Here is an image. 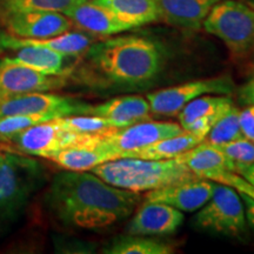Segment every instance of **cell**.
<instances>
[{
	"instance_id": "d590c367",
	"label": "cell",
	"mask_w": 254,
	"mask_h": 254,
	"mask_svg": "<svg viewBox=\"0 0 254 254\" xmlns=\"http://www.w3.org/2000/svg\"><path fill=\"white\" fill-rule=\"evenodd\" d=\"M247 4H250L252 7H254V0H247Z\"/></svg>"
},
{
	"instance_id": "9a60e30c",
	"label": "cell",
	"mask_w": 254,
	"mask_h": 254,
	"mask_svg": "<svg viewBox=\"0 0 254 254\" xmlns=\"http://www.w3.org/2000/svg\"><path fill=\"white\" fill-rule=\"evenodd\" d=\"M51 160L67 171H91L97 165L112 160V157L98 133H79L77 140L53 155Z\"/></svg>"
},
{
	"instance_id": "ba28073f",
	"label": "cell",
	"mask_w": 254,
	"mask_h": 254,
	"mask_svg": "<svg viewBox=\"0 0 254 254\" xmlns=\"http://www.w3.org/2000/svg\"><path fill=\"white\" fill-rule=\"evenodd\" d=\"M183 131L180 124L152 122L148 119L125 127H111L98 132V135L114 160L123 158L127 152L145 147L152 142L179 134Z\"/></svg>"
},
{
	"instance_id": "30bf717a",
	"label": "cell",
	"mask_w": 254,
	"mask_h": 254,
	"mask_svg": "<svg viewBox=\"0 0 254 254\" xmlns=\"http://www.w3.org/2000/svg\"><path fill=\"white\" fill-rule=\"evenodd\" d=\"M79 133L67 131L55 120H50L25 128L9 139L23 154L51 159L59 151L77 140Z\"/></svg>"
},
{
	"instance_id": "d6986e66",
	"label": "cell",
	"mask_w": 254,
	"mask_h": 254,
	"mask_svg": "<svg viewBox=\"0 0 254 254\" xmlns=\"http://www.w3.org/2000/svg\"><path fill=\"white\" fill-rule=\"evenodd\" d=\"M92 44H93L92 37L81 32H65L60 36L46 38V39H28V38H19L11 34L0 33V49L9 51L27 45H36L47 47L64 56L78 57L84 55Z\"/></svg>"
},
{
	"instance_id": "3957f363",
	"label": "cell",
	"mask_w": 254,
	"mask_h": 254,
	"mask_svg": "<svg viewBox=\"0 0 254 254\" xmlns=\"http://www.w3.org/2000/svg\"><path fill=\"white\" fill-rule=\"evenodd\" d=\"M92 173L114 187L132 192H148L193 179L196 176L189 167L173 159L148 160L120 158L93 167Z\"/></svg>"
},
{
	"instance_id": "7a4b0ae2",
	"label": "cell",
	"mask_w": 254,
	"mask_h": 254,
	"mask_svg": "<svg viewBox=\"0 0 254 254\" xmlns=\"http://www.w3.org/2000/svg\"><path fill=\"white\" fill-rule=\"evenodd\" d=\"M164 64V50L158 41L128 34L92 44L77 72L79 79L91 87L134 90L153 84Z\"/></svg>"
},
{
	"instance_id": "52a82bcc",
	"label": "cell",
	"mask_w": 254,
	"mask_h": 254,
	"mask_svg": "<svg viewBox=\"0 0 254 254\" xmlns=\"http://www.w3.org/2000/svg\"><path fill=\"white\" fill-rule=\"evenodd\" d=\"M236 90L234 82L228 74L218 77L200 79L167 87L164 90L151 92L146 99L150 104L151 112L155 116H178L185 105L204 94L231 95Z\"/></svg>"
},
{
	"instance_id": "d6a6232c",
	"label": "cell",
	"mask_w": 254,
	"mask_h": 254,
	"mask_svg": "<svg viewBox=\"0 0 254 254\" xmlns=\"http://www.w3.org/2000/svg\"><path fill=\"white\" fill-rule=\"evenodd\" d=\"M240 125L244 136L254 141V105L246 106L240 112Z\"/></svg>"
},
{
	"instance_id": "603a6c76",
	"label": "cell",
	"mask_w": 254,
	"mask_h": 254,
	"mask_svg": "<svg viewBox=\"0 0 254 254\" xmlns=\"http://www.w3.org/2000/svg\"><path fill=\"white\" fill-rule=\"evenodd\" d=\"M106 6L131 28L160 21L157 0H94Z\"/></svg>"
},
{
	"instance_id": "4316f807",
	"label": "cell",
	"mask_w": 254,
	"mask_h": 254,
	"mask_svg": "<svg viewBox=\"0 0 254 254\" xmlns=\"http://www.w3.org/2000/svg\"><path fill=\"white\" fill-rule=\"evenodd\" d=\"M86 0H0V15L12 12H59L65 14Z\"/></svg>"
},
{
	"instance_id": "d4e9b609",
	"label": "cell",
	"mask_w": 254,
	"mask_h": 254,
	"mask_svg": "<svg viewBox=\"0 0 254 254\" xmlns=\"http://www.w3.org/2000/svg\"><path fill=\"white\" fill-rule=\"evenodd\" d=\"M233 104V99L227 94H204L185 105L178 113V119L180 126L185 129L194 120L224 113Z\"/></svg>"
},
{
	"instance_id": "ac0fdd59",
	"label": "cell",
	"mask_w": 254,
	"mask_h": 254,
	"mask_svg": "<svg viewBox=\"0 0 254 254\" xmlns=\"http://www.w3.org/2000/svg\"><path fill=\"white\" fill-rule=\"evenodd\" d=\"M88 114L110 120L116 127H125L150 119L151 107L141 95H123L91 106Z\"/></svg>"
},
{
	"instance_id": "7402d4cb",
	"label": "cell",
	"mask_w": 254,
	"mask_h": 254,
	"mask_svg": "<svg viewBox=\"0 0 254 254\" xmlns=\"http://www.w3.org/2000/svg\"><path fill=\"white\" fill-rule=\"evenodd\" d=\"M13 59L18 63L45 74L67 77L72 73V68L66 64L68 57L47 47L27 45L13 50Z\"/></svg>"
},
{
	"instance_id": "44dd1931",
	"label": "cell",
	"mask_w": 254,
	"mask_h": 254,
	"mask_svg": "<svg viewBox=\"0 0 254 254\" xmlns=\"http://www.w3.org/2000/svg\"><path fill=\"white\" fill-rule=\"evenodd\" d=\"M205 139L199 133L184 129L179 134L161 139L145 147L129 151L123 155V158H139L148 160H163V159H173L184 153L190 148L194 147Z\"/></svg>"
},
{
	"instance_id": "f546056e",
	"label": "cell",
	"mask_w": 254,
	"mask_h": 254,
	"mask_svg": "<svg viewBox=\"0 0 254 254\" xmlns=\"http://www.w3.org/2000/svg\"><path fill=\"white\" fill-rule=\"evenodd\" d=\"M217 147L226 157L236 163L252 164L254 163V141L247 138L237 139V140L218 145Z\"/></svg>"
},
{
	"instance_id": "f1b7e54d",
	"label": "cell",
	"mask_w": 254,
	"mask_h": 254,
	"mask_svg": "<svg viewBox=\"0 0 254 254\" xmlns=\"http://www.w3.org/2000/svg\"><path fill=\"white\" fill-rule=\"evenodd\" d=\"M57 119L51 114H15L0 117V140L8 141L14 134L28 127Z\"/></svg>"
},
{
	"instance_id": "7c38bea8",
	"label": "cell",
	"mask_w": 254,
	"mask_h": 254,
	"mask_svg": "<svg viewBox=\"0 0 254 254\" xmlns=\"http://www.w3.org/2000/svg\"><path fill=\"white\" fill-rule=\"evenodd\" d=\"M2 23L12 34L28 39H46L67 32L72 21L59 12H12L1 14Z\"/></svg>"
},
{
	"instance_id": "4dcf8cb0",
	"label": "cell",
	"mask_w": 254,
	"mask_h": 254,
	"mask_svg": "<svg viewBox=\"0 0 254 254\" xmlns=\"http://www.w3.org/2000/svg\"><path fill=\"white\" fill-rule=\"evenodd\" d=\"M211 180L220 184H225V185H230L232 187H234L238 192L245 193V194L254 199V186L251 185L247 180L244 179V178L239 176L238 173L231 172V171H222V172L214 174V176L211 178Z\"/></svg>"
},
{
	"instance_id": "2e32d148",
	"label": "cell",
	"mask_w": 254,
	"mask_h": 254,
	"mask_svg": "<svg viewBox=\"0 0 254 254\" xmlns=\"http://www.w3.org/2000/svg\"><path fill=\"white\" fill-rule=\"evenodd\" d=\"M81 30L97 36H113L122 32L132 30L122 19L107 8L106 6L98 4L94 0L81 2L65 13Z\"/></svg>"
},
{
	"instance_id": "83f0119b",
	"label": "cell",
	"mask_w": 254,
	"mask_h": 254,
	"mask_svg": "<svg viewBox=\"0 0 254 254\" xmlns=\"http://www.w3.org/2000/svg\"><path fill=\"white\" fill-rule=\"evenodd\" d=\"M57 122L63 128L67 131L81 133V134H92V133H98L105 129L116 127L110 120L100 118L97 116H91V114H77V116H68L58 118Z\"/></svg>"
},
{
	"instance_id": "5bb4252c",
	"label": "cell",
	"mask_w": 254,
	"mask_h": 254,
	"mask_svg": "<svg viewBox=\"0 0 254 254\" xmlns=\"http://www.w3.org/2000/svg\"><path fill=\"white\" fill-rule=\"evenodd\" d=\"M182 211L164 202L145 201L127 225L128 234L135 236H168L182 226Z\"/></svg>"
},
{
	"instance_id": "277c9868",
	"label": "cell",
	"mask_w": 254,
	"mask_h": 254,
	"mask_svg": "<svg viewBox=\"0 0 254 254\" xmlns=\"http://www.w3.org/2000/svg\"><path fill=\"white\" fill-rule=\"evenodd\" d=\"M41 176L43 171L36 159L0 154V236L21 217Z\"/></svg>"
},
{
	"instance_id": "836d02e7",
	"label": "cell",
	"mask_w": 254,
	"mask_h": 254,
	"mask_svg": "<svg viewBox=\"0 0 254 254\" xmlns=\"http://www.w3.org/2000/svg\"><path fill=\"white\" fill-rule=\"evenodd\" d=\"M234 173H238L239 176L243 177L244 179L247 180L251 185L254 186V163L252 164L237 163Z\"/></svg>"
},
{
	"instance_id": "5b68a950",
	"label": "cell",
	"mask_w": 254,
	"mask_h": 254,
	"mask_svg": "<svg viewBox=\"0 0 254 254\" xmlns=\"http://www.w3.org/2000/svg\"><path fill=\"white\" fill-rule=\"evenodd\" d=\"M202 26L220 39L231 56L245 59L254 53V7L239 0L218 1Z\"/></svg>"
},
{
	"instance_id": "e575fe53",
	"label": "cell",
	"mask_w": 254,
	"mask_h": 254,
	"mask_svg": "<svg viewBox=\"0 0 254 254\" xmlns=\"http://www.w3.org/2000/svg\"><path fill=\"white\" fill-rule=\"evenodd\" d=\"M241 196V200L244 202V207H245V214H246V220L247 224L254 230V199L251 198L245 193L239 192Z\"/></svg>"
},
{
	"instance_id": "6da1fadb",
	"label": "cell",
	"mask_w": 254,
	"mask_h": 254,
	"mask_svg": "<svg viewBox=\"0 0 254 254\" xmlns=\"http://www.w3.org/2000/svg\"><path fill=\"white\" fill-rule=\"evenodd\" d=\"M136 192L114 187L87 171L57 174L46 195L52 214L67 226L95 230L128 218L140 202Z\"/></svg>"
},
{
	"instance_id": "4fadbf2b",
	"label": "cell",
	"mask_w": 254,
	"mask_h": 254,
	"mask_svg": "<svg viewBox=\"0 0 254 254\" xmlns=\"http://www.w3.org/2000/svg\"><path fill=\"white\" fill-rule=\"evenodd\" d=\"M215 184L217 183L213 180L196 177L161 189L148 190L145 195V201L164 202L182 212H194L211 199Z\"/></svg>"
},
{
	"instance_id": "ffe728a7",
	"label": "cell",
	"mask_w": 254,
	"mask_h": 254,
	"mask_svg": "<svg viewBox=\"0 0 254 254\" xmlns=\"http://www.w3.org/2000/svg\"><path fill=\"white\" fill-rule=\"evenodd\" d=\"M199 178L209 179L222 171H236V161L226 157L217 146L202 140L194 147L190 148L176 158Z\"/></svg>"
},
{
	"instance_id": "cb8c5ba5",
	"label": "cell",
	"mask_w": 254,
	"mask_h": 254,
	"mask_svg": "<svg viewBox=\"0 0 254 254\" xmlns=\"http://www.w3.org/2000/svg\"><path fill=\"white\" fill-rule=\"evenodd\" d=\"M173 252L174 247L166 241L128 233L127 236L114 238L104 250V253L107 254H171Z\"/></svg>"
},
{
	"instance_id": "484cf974",
	"label": "cell",
	"mask_w": 254,
	"mask_h": 254,
	"mask_svg": "<svg viewBox=\"0 0 254 254\" xmlns=\"http://www.w3.org/2000/svg\"><path fill=\"white\" fill-rule=\"evenodd\" d=\"M240 112L241 111L236 105H232L230 109L219 117L204 140L208 144L218 146L237 140V139L245 138L240 125Z\"/></svg>"
},
{
	"instance_id": "1f68e13d",
	"label": "cell",
	"mask_w": 254,
	"mask_h": 254,
	"mask_svg": "<svg viewBox=\"0 0 254 254\" xmlns=\"http://www.w3.org/2000/svg\"><path fill=\"white\" fill-rule=\"evenodd\" d=\"M238 101L243 106L254 105V63L251 66L246 81L237 90Z\"/></svg>"
},
{
	"instance_id": "8fae6325",
	"label": "cell",
	"mask_w": 254,
	"mask_h": 254,
	"mask_svg": "<svg viewBox=\"0 0 254 254\" xmlns=\"http://www.w3.org/2000/svg\"><path fill=\"white\" fill-rule=\"evenodd\" d=\"M66 84V77L45 74L9 57L0 60V94L49 92L59 90Z\"/></svg>"
},
{
	"instance_id": "e0dca14e",
	"label": "cell",
	"mask_w": 254,
	"mask_h": 254,
	"mask_svg": "<svg viewBox=\"0 0 254 254\" xmlns=\"http://www.w3.org/2000/svg\"><path fill=\"white\" fill-rule=\"evenodd\" d=\"M220 0H157L160 20L184 30H199Z\"/></svg>"
},
{
	"instance_id": "9c48e42d",
	"label": "cell",
	"mask_w": 254,
	"mask_h": 254,
	"mask_svg": "<svg viewBox=\"0 0 254 254\" xmlns=\"http://www.w3.org/2000/svg\"><path fill=\"white\" fill-rule=\"evenodd\" d=\"M92 105L46 92L20 94H0V117L15 114H51L57 119L63 117L88 114Z\"/></svg>"
},
{
	"instance_id": "8992f818",
	"label": "cell",
	"mask_w": 254,
	"mask_h": 254,
	"mask_svg": "<svg viewBox=\"0 0 254 254\" xmlns=\"http://www.w3.org/2000/svg\"><path fill=\"white\" fill-rule=\"evenodd\" d=\"M193 225L196 230L218 236L245 238L247 220L239 192L230 185L215 184L213 194L193 218Z\"/></svg>"
}]
</instances>
